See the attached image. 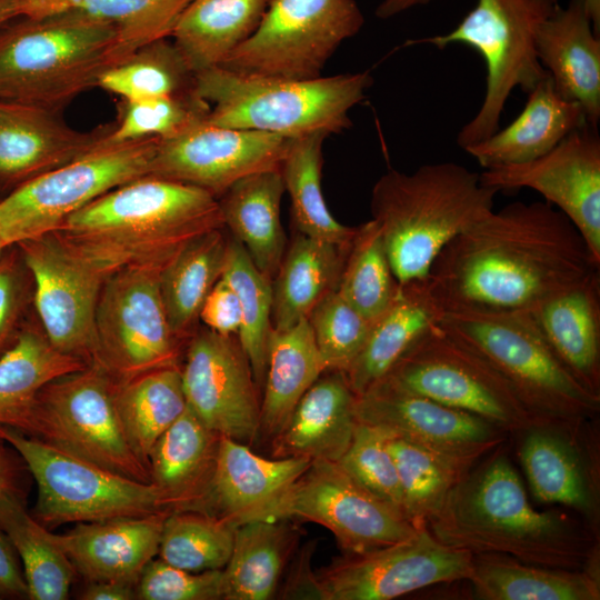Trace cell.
<instances>
[{"label":"cell","mask_w":600,"mask_h":600,"mask_svg":"<svg viewBox=\"0 0 600 600\" xmlns=\"http://www.w3.org/2000/svg\"><path fill=\"white\" fill-rule=\"evenodd\" d=\"M599 268L562 212L546 201H516L449 241L427 280L446 310L528 311Z\"/></svg>","instance_id":"obj_1"},{"label":"cell","mask_w":600,"mask_h":600,"mask_svg":"<svg viewBox=\"0 0 600 600\" xmlns=\"http://www.w3.org/2000/svg\"><path fill=\"white\" fill-rule=\"evenodd\" d=\"M426 527L443 544L472 554L560 569H581L596 559L586 529L561 512L533 509L502 450L472 467Z\"/></svg>","instance_id":"obj_2"},{"label":"cell","mask_w":600,"mask_h":600,"mask_svg":"<svg viewBox=\"0 0 600 600\" xmlns=\"http://www.w3.org/2000/svg\"><path fill=\"white\" fill-rule=\"evenodd\" d=\"M221 228L213 194L147 174L97 198L53 233L108 277L127 267L161 271L189 242Z\"/></svg>","instance_id":"obj_3"},{"label":"cell","mask_w":600,"mask_h":600,"mask_svg":"<svg viewBox=\"0 0 600 600\" xmlns=\"http://www.w3.org/2000/svg\"><path fill=\"white\" fill-rule=\"evenodd\" d=\"M498 192L456 162L382 174L371 191V219L398 282L426 279L443 247L493 210Z\"/></svg>","instance_id":"obj_4"},{"label":"cell","mask_w":600,"mask_h":600,"mask_svg":"<svg viewBox=\"0 0 600 600\" xmlns=\"http://www.w3.org/2000/svg\"><path fill=\"white\" fill-rule=\"evenodd\" d=\"M114 26L77 12L14 17L0 26V100L61 112L118 62Z\"/></svg>","instance_id":"obj_5"},{"label":"cell","mask_w":600,"mask_h":600,"mask_svg":"<svg viewBox=\"0 0 600 600\" xmlns=\"http://www.w3.org/2000/svg\"><path fill=\"white\" fill-rule=\"evenodd\" d=\"M439 326L489 362L541 428L577 438L600 408L550 349L529 311L446 310Z\"/></svg>","instance_id":"obj_6"},{"label":"cell","mask_w":600,"mask_h":600,"mask_svg":"<svg viewBox=\"0 0 600 600\" xmlns=\"http://www.w3.org/2000/svg\"><path fill=\"white\" fill-rule=\"evenodd\" d=\"M372 82L368 70L287 79L213 67L196 72L194 92L210 103L211 124L298 138L349 129V112L364 100Z\"/></svg>","instance_id":"obj_7"},{"label":"cell","mask_w":600,"mask_h":600,"mask_svg":"<svg viewBox=\"0 0 600 600\" xmlns=\"http://www.w3.org/2000/svg\"><path fill=\"white\" fill-rule=\"evenodd\" d=\"M560 6L559 0H477L474 7L449 32L407 40L403 47L430 44L440 50L462 43L486 63V91L477 113L457 134L466 148L499 129L511 92L528 93L548 73L536 52L539 26Z\"/></svg>","instance_id":"obj_8"},{"label":"cell","mask_w":600,"mask_h":600,"mask_svg":"<svg viewBox=\"0 0 600 600\" xmlns=\"http://www.w3.org/2000/svg\"><path fill=\"white\" fill-rule=\"evenodd\" d=\"M0 438L37 483L33 517L46 528L176 511L153 483L137 481L0 424Z\"/></svg>","instance_id":"obj_9"},{"label":"cell","mask_w":600,"mask_h":600,"mask_svg":"<svg viewBox=\"0 0 600 600\" xmlns=\"http://www.w3.org/2000/svg\"><path fill=\"white\" fill-rule=\"evenodd\" d=\"M158 138L110 142L38 176L0 200L7 248L56 231L72 213L133 179L150 174Z\"/></svg>","instance_id":"obj_10"},{"label":"cell","mask_w":600,"mask_h":600,"mask_svg":"<svg viewBox=\"0 0 600 600\" xmlns=\"http://www.w3.org/2000/svg\"><path fill=\"white\" fill-rule=\"evenodd\" d=\"M117 380L98 362L49 382L28 436L127 478L151 482L132 451L117 404Z\"/></svg>","instance_id":"obj_11"},{"label":"cell","mask_w":600,"mask_h":600,"mask_svg":"<svg viewBox=\"0 0 600 600\" xmlns=\"http://www.w3.org/2000/svg\"><path fill=\"white\" fill-rule=\"evenodd\" d=\"M382 380L478 416L506 433L541 428L508 381L439 323L429 329Z\"/></svg>","instance_id":"obj_12"},{"label":"cell","mask_w":600,"mask_h":600,"mask_svg":"<svg viewBox=\"0 0 600 600\" xmlns=\"http://www.w3.org/2000/svg\"><path fill=\"white\" fill-rule=\"evenodd\" d=\"M363 24L356 0H270L253 34L219 67L250 76L318 78Z\"/></svg>","instance_id":"obj_13"},{"label":"cell","mask_w":600,"mask_h":600,"mask_svg":"<svg viewBox=\"0 0 600 600\" xmlns=\"http://www.w3.org/2000/svg\"><path fill=\"white\" fill-rule=\"evenodd\" d=\"M159 270L127 267L109 274L96 310V353L118 382L177 366L172 332L159 288Z\"/></svg>","instance_id":"obj_14"},{"label":"cell","mask_w":600,"mask_h":600,"mask_svg":"<svg viewBox=\"0 0 600 600\" xmlns=\"http://www.w3.org/2000/svg\"><path fill=\"white\" fill-rule=\"evenodd\" d=\"M302 518L328 528L346 553L388 546L418 529L377 498L337 461L312 460L308 469L251 520Z\"/></svg>","instance_id":"obj_15"},{"label":"cell","mask_w":600,"mask_h":600,"mask_svg":"<svg viewBox=\"0 0 600 600\" xmlns=\"http://www.w3.org/2000/svg\"><path fill=\"white\" fill-rule=\"evenodd\" d=\"M472 558L423 527L401 541L334 560L314 576L316 593L324 600H390L432 584L468 580Z\"/></svg>","instance_id":"obj_16"},{"label":"cell","mask_w":600,"mask_h":600,"mask_svg":"<svg viewBox=\"0 0 600 600\" xmlns=\"http://www.w3.org/2000/svg\"><path fill=\"white\" fill-rule=\"evenodd\" d=\"M42 332L59 351L92 362L96 310L107 276L53 232L20 242Z\"/></svg>","instance_id":"obj_17"},{"label":"cell","mask_w":600,"mask_h":600,"mask_svg":"<svg viewBox=\"0 0 600 600\" xmlns=\"http://www.w3.org/2000/svg\"><path fill=\"white\" fill-rule=\"evenodd\" d=\"M480 181L498 191L539 192L579 230L600 262V136L586 122L530 162L484 169Z\"/></svg>","instance_id":"obj_18"},{"label":"cell","mask_w":600,"mask_h":600,"mask_svg":"<svg viewBox=\"0 0 600 600\" xmlns=\"http://www.w3.org/2000/svg\"><path fill=\"white\" fill-rule=\"evenodd\" d=\"M357 421L384 429L472 468L506 432L472 413L381 380L356 396Z\"/></svg>","instance_id":"obj_19"},{"label":"cell","mask_w":600,"mask_h":600,"mask_svg":"<svg viewBox=\"0 0 600 600\" xmlns=\"http://www.w3.org/2000/svg\"><path fill=\"white\" fill-rule=\"evenodd\" d=\"M181 376L187 406L209 430L244 444L257 437L256 381L237 337L192 334Z\"/></svg>","instance_id":"obj_20"},{"label":"cell","mask_w":600,"mask_h":600,"mask_svg":"<svg viewBox=\"0 0 600 600\" xmlns=\"http://www.w3.org/2000/svg\"><path fill=\"white\" fill-rule=\"evenodd\" d=\"M290 139L206 120L177 137L159 139L150 174L196 186L219 198L238 180L279 168Z\"/></svg>","instance_id":"obj_21"},{"label":"cell","mask_w":600,"mask_h":600,"mask_svg":"<svg viewBox=\"0 0 600 600\" xmlns=\"http://www.w3.org/2000/svg\"><path fill=\"white\" fill-rule=\"evenodd\" d=\"M114 126L80 131L68 126L61 112L0 100V188L12 191L88 153L107 140Z\"/></svg>","instance_id":"obj_22"},{"label":"cell","mask_w":600,"mask_h":600,"mask_svg":"<svg viewBox=\"0 0 600 600\" xmlns=\"http://www.w3.org/2000/svg\"><path fill=\"white\" fill-rule=\"evenodd\" d=\"M170 512L76 523L54 541L87 582L138 583L159 551L164 519Z\"/></svg>","instance_id":"obj_23"},{"label":"cell","mask_w":600,"mask_h":600,"mask_svg":"<svg viewBox=\"0 0 600 600\" xmlns=\"http://www.w3.org/2000/svg\"><path fill=\"white\" fill-rule=\"evenodd\" d=\"M536 52L554 90L578 102L587 121L600 120V36L592 26L584 0H570L539 26Z\"/></svg>","instance_id":"obj_24"},{"label":"cell","mask_w":600,"mask_h":600,"mask_svg":"<svg viewBox=\"0 0 600 600\" xmlns=\"http://www.w3.org/2000/svg\"><path fill=\"white\" fill-rule=\"evenodd\" d=\"M308 457L266 459L244 443L220 437L212 474L199 510L213 504L234 526L251 520L310 466Z\"/></svg>","instance_id":"obj_25"},{"label":"cell","mask_w":600,"mask_h":600,"mask_svg":"<svg viewBox=\"0 0 600 600\" xmlns=\"http://www.w3.org/2000/svg\"><path fill=\"white\" fill-rule=\"evenodd\" d=\"M528 311L567 370L600 394V271Z\"/></svg>","instance_id":"obj_26"},{"label":"cell","mask_w":600,"mask_h":600,"mask_svg":"<svg viewBox=\"0 0 600 600\" xmlns=\"http://www.w3.org/2000/svg\"><path fill=\"white\" fill-rule=\"evenodd\" d=\"M527 96L523 109L507 127L464 149L483 169L536 160L588 122L583 108L560 97L549 76Z\"/></svg>","instance_id":"obj_27"},{"label":"cell","mask_w":600,"mask_h":600,"mask_svg":"<svg viewBox=\"0 0 600 600\" xmlns=\"http://www.w3.org/2000/svg\"><path fill=\"white\" fill-rule=\"evenodd\" d=\"M444 312L427 278L400 283L390 306L371 322L360 354L344 373L354 394L364 393L384 379Z\"/></svg>","instance_id":"obj_28"},{"label":"cell","mask_w":600,"mask_h":600,"mask_svg":"<svg viewBox=\"0 0 600 600\" xmlns=\"http://www.w3.org/2000/svg\"><path fill=\"white\" fill-rule=\"evenodd\" d=\"M297 403L277 437V456L339 461L357 426L356 394L343 372L327 371Z\"/></svg>","instance_id":"obj_29"},{"label":"cell","mask_w":600,"mask_h":600,"mask_svg":"<svg viewBox=\"0 0 600 600\" xmlns=\"http://www.w3.org/2000/svg\"><path fill=\"white\" fill-rule=\"evenodd\" d=\"M284 184L279 168L251 173L218 198L223 227L246 249L257 269L272 281L287 249L280 219Z\"/></svg>","instance_id":"obj_30"},{"label":"cell","mask_w":600,"mask_h":600,"mask_svg":"<svg viewBox=\"0 0 600 600\" xmlns=\"http://www.w3.org/2000/svg\"><path fill=\"white\" fill-rule=\"evenodd\" d=\"M219 438L187 406L152 447L148 459L150 481L176 511L200 509Z\"/></svg>","instance_id":"obj_31"},{"label":"cell","mask_w":600,"mask_h":600,"mask_svg":"<svg viewBox=\"0 0 600 600\" xmlns=\"http://www.w3.org/2000/svg\"><path fill=\"white\" fill-rule=\"evenodd\" d=\"M598 560L581 569L521 562L499 553L473 554L469 581L484 600H599Z\"/></svg>","instance_id":"obj_32"},{"label":"cell","mask_w":600,"mask_h":600,"mask_svg":"<svg viewBox=\"0 0 600 600\" xmlns=\"http://www.w3.org/2000/svg\"><path fill=\"white\" fill-rule=\"evenodd\" d=\"M348 246L296 231L271 281L273 329L284 330L307 319L326 294L337 290Z\"/></svg>","instance_id":"obj_33"},{"label":"cell","mask_w":600,"mask_h":600,"mask_svg":"<svg viewBox=\"0 0 600 600\" xmlns=\"http://www.w3.org/2000/svg\"><path fill=\"white\" fill-rule=\"evenodd\" d=\"M270 0H191L171 39L194 72L219 67L259 27Z\"/></svg>","instance_id":"obj_34"},{"label":"cell","mask_w":600,"mask_h":600,"mask_svg":"<svg viewBox=\"0 0 600 600\" xmlns=\"http://www.w3.org/2000/svg\"><path fill=\"white\" fill-rule=\"evenodd\" d=\"M327 372L308 319L284 330L272 329L268 341L260 429L278 437L307 390Z\"/></svg>","instance_id":"obj_35"},{"label":"cell","mask_w":600,"mask_h":600,"mask_svg":"<svg viewBox=\"0 0 600 600\" xmlns=\"http://www.w3.org/2000/svg\"><path fill=\"white\" fill-rule=\"evenodd\" d=\"M87 363L57 350L43 332L22 329L0 356V424L28 434L40 391Z\"/></svg>","instance_id":"obj_36"},{"label":"cell","mask_w":600,"mask_h":600,"mask_svg":"<svg viewBox=\"0 0 600 600\" xmlns=\"http://www.w3.org/2000/svg\"><path fill=\"white\" fill-rule=\"evenodd\" d=\"M524 436L519 457L536 499L594 514V489L576 449L577 438L546 428Z\"/></svg>","instance_id":"obj_37"},{"label":"cell","mask_w":600,"mask_h":600,"mask_svg":"<svg viewBox=\"0 0 600 600\" xmlns=\"http://www.w3.org/2000/svg\"><path fill=\"white\" fill-rule=\"evenodd\" d=\"M191 0H16L14 17L77 12L108 22L118 31V62L138 48L170 38ZM116 63V64H117Z\"/></svg>","instance_id":"obj_38"},{"label":"cell","mask_w":600,"mask_h":600,"mask_svg":"<svg viewBox=\"0 0 600 600\" xmlns=\"http://www.w3.org/2000/svg\"><path fill=\"white\" fill-rule=\"evenodd\" d=\"M222 229L189 242L159 272L167 318L179 340L192 334L207 296L221 278L229 239Z\"/></svg>","instance_id":"obj_39"},{"label":"cell","mask_w":600,"mask_h":600,"mask_svg":"<svg viewBox=\"0 0 600 600\" xmlns=\"http://www.w3.org/2000/svg\"><path fill=\"white\" fill-rule=\"evenodd\" d=\"M116 404L132 451L148 468L152 447L187 408L181 369L163 367L117 382Z\"/></svg>","instance_id":"obj_40"},{"label":"cell","mask_w":600,"mask_h":600,"mask_svg":"<svg viewBox=\"0 0 600 600\" xmlns=\"http://www.w3.org/2000/svg\"><path fill=\"white\" fill-rule=\"evenodd\" d=\"M330 136L317 131L289 140L279 171L289 194L297 232L347 247L357 227L340 223L329 211L321 189L322 144Z\"/></svg>","instance_id":"obj_41"},{"label":"cell","mask_w":600,"mask_h":600,"mask_svg":"<svg viewBox=\"0 0 600 600\" xmlns=\"http://www.w3.org/2000/svg\"><path fill=\"white\" fill-rule=\"evenodd\" d=\"M0 526L21 561L28 599H67L76 571L52 532L27 511L24 499L0 498Z\"/></svg>","instance_id":"obj_42"},{"label":"cell","mask_w":600,"mask_h":600,"mask_svg":"<svg viewBox=\"0 0 600 600\" xmlns=\"http://www.w3.org/2000/svg\"><path fill=\"white\" fill-rule=\"evenodd\" d=\"M291 543L289 530L276 520L256 519L234 528L223 570L227 600H267L273 594Z\"/></svg>","instance_id":"obj_43"},{"label":"cell","mask_w":600,"mask_h":600,"mask_svg":"<svg viewBox=\"0 0 600 600\" xmlns=\"http://www.w3.org/2000/svg\"><path fill=\"white\" fill-rule=\"evenodd\" d=\"M387 446L398 471L402 512L417 529L423 528L471 468L391 432Z\"/></svg>","instance_id":"obj_44"},{"label":"cell","mask_w":600,"mask_h":600,"mask_svg":"<svg viewBox=\"0 0 600 600\" xmlns=\"http://www.w3.org/2000/svg\"><path fill=\"white\" fill-rule=\"evenodd\" d=\"M196 72L171 38L153 40L101 73L97 87L137 100L194 90Z\"/></svg>","instance_id":"obj_45"},{"label":"cell","mask_w":600,"mask_h":600,"mask_svg":"<svg viewBox=\"0 0 600 600\" xmlns=\"http://www.w3.org/2000/svg\"><path fill=\"white\" fill-rule=\"evenodd\" d=\"M221 278L237 294L241 310V327L237 339L258 384H263L267 370L268 341L272 331L271 280L253 264L242 244L228 239Z\"/></svg>","instance_id":"obj_46"},{"label":"cell","mask_w":600,"mask_h":600,"mask_svg":"<svg viewBox=\"0 0 600 600\" xmlns=\"http://www.w3.org/2000/svg\"><path fill=\"white\" fill-rule=\"evenodd\" d=\"M399 286L377 223L371 219L357 226L337 292L372 322L390 306Z\"/></svg>","instance_id":"obj_47"},{"label":"cell","mask_w":600,"mask_h":600,"mask_svg":"<svg viewBox=\"0 0 600 600\" xmlns=\"http://www.w3.org/2000/svg\"><path fill=\"white\" fill-rule=\"evenodd\" d=\"M234 528L207 511H172L164 519L159 558L191 572L223 569L232 551Z\"/></svg>","instance_id":"obj_48"},{"label":"cell","mask_w":600,"mask_h":600,"mask_svg":"<svg viewBox=\"0 0 600 600\" xmlns=\"http://www.w3.org/2000/svg\"><path fill=\"white\" fill-rule=\"evenodd\" d=\"M210 110V103L194 90L173 96L121 100L118 121L108 141L170 139L206 121Z\"/></svg>","instance_id":"obj_49"},{"label":"cell","mask_w":600,"mask_h":600,"mask_svg":"<svg viewBox=\"0 0 600 600\" xmlns=\"http://www.w3.org/2000/svg\"><path fill=\"white\" fill-rule=\"evenodd\" d=\"M308 321L326 371L346 373L360 354L371 327L333 290L311 310Z\"/></svg>","instance_id":"obj_50"},{"label":"cell","mask_w":600,"mask_h":600,"mask_svg":"<svg viewBox=\"0 0 600 600\" xmlns=\"http://www.w3.org/2000/svg\"><path fill=\"white\" fill-rule=\"evenodd\" d=\"M388 437L387 430L358 421L347 451L337 462L363 488L402 512V493Z\"/></svg>","instance_id":"obj_51"},{"label":"cell","mask_w":600,"mask_h":600,"mask_svg":"<svg viewBox=\"0 0 600 600\" xmlns=\"http://www.w3.org/2000/svg\"><path fill=\"white\" fill-rule=\"evenodd\" d=\"M224 598L223 570L191 572L153 559L137 583L141 600H216Z\"/></svg>","instance_id":"obj_52"},{"label":"cell","mask_w":600,"mask_h":600,"mask_svg":"<svg viewBox=\"0 0 600 600\" xmlns=\"http://www.w3.org/2000/svg\"><path fill=\"white\" fill-rule=\"evenodd\" d=\"M26 271L17 252H3L0 257V356L13 346L21 331L19 324L27 300Z\"/></svg>","instance_id":"obj_53"},{"label":"cell","mask_w":600,"mask_h":600,"mask_svg":"<svg viewBox=\"0 0 600 600\" xmlns=\"http://www.w3.org/2000/svg\"><path fill=\"white\" fill-rule=\"evenodd\" d=\"M208 329L226 337H237L241 327V310L236 292L220 278L207 296L200 313Z\"/></svg>","instance_id":"obj_54"},{"label":"cell","mask_w":600,"mask_h":600,"mask_svg":"<svg viewBox=\"0 0 600 600\" xmlns=\"http://www.w3.org/2000/svg\"><path fill=\"white\" fill-rule=\"evenodd\" d=\"M28 599V588L19 557L0 526V599Z\"/></svg>","instance_id":"obj_55"},{"label":"cell","mask_w":600,"mask_h":600,"mask_svg":"<svg viewBox=\"0 0 600 600\" xmlns=\"http://www.w3.org/2000/svg\"><path fill=\"white\" fill-rule=\"evenodd\" d=\"M27 467L19 453L0 438V498H26L23 470Z\"/></svg>","instance_id":"obj_56"},{"label":"cell","mask_w":600,"mask_h":600,"mask_svg":"<svg viewBox=\"0 0 600 600\" xmlns=\"http://www.w3.org/2000/svg\"><path fill=\"white\" fill-rule=\"evenodd\" d=\"M79 598L84 600H133L137 599V584L109 580L87 582Z\"/></svg>","instance_id":"obj_57"},{"label":"cell","mask_w":600,"mask_h":600,"mask_svg":"<svg viewBox=\"0 0 600 600\" xmlns=\"http://www.w3.org/2000/svg\"><path fill=\"white\" fill-rule=\"evenodd\" d=\"M433 0H382L376 8L377 18L386 20L414 7L426 6Z\"/></svg>","instance_id":"obj_58"},{"label":"cell","mask_w":600,"mask_h":600,"mask_svg":"<svg viewBox=\"0 0 600 600\" xmlns=\"http://www.w3.org/2000/svg\"><path fill=\"white\" fill-rule=\"evenodd\" d=\"M594 32L600 36V0H584Z\"/></svg>","instance_id":"obj_59"},{"label":"cell","mask_w":600,"mask_h":600,"mask_svg":"<svg viewBox=\"0 0 600 600\" xmlns=\"http://www.w3.org/2000/svg\"><path fill=\"white\" fill-rule=\"evenodd\" d=\"M14 1L16 0H0V26L14 18Z\"/></svg>","instance_id":"obj_60"},{"label":"cell","mask_w":600,"mask_h":600,"mask_svg":"<svg viewBox=\"0 0 600 600\" xmlns=\"http://www.w3.org/2000/svg\"><path fill=\"white\" fill-rule=\"evenodd\" d=\"M6 249H7V247L4 246V243L2 241V238L0 236V257L3 254Z\"/></svg>","instance_id":"obj_61"}]
</instances>
